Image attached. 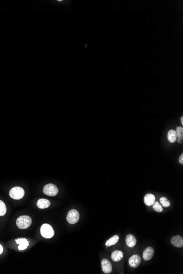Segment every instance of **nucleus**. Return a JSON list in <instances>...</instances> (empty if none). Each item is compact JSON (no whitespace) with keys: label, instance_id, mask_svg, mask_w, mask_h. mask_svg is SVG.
<instances>
[{"label":"nucleus","instance_id":"nucleus-1","mask_svg":"<svg viewBox=\"0 0 183 274\" xmlns=\"http://www.w3.org/2000/svg\"><path fill=\"white\" fill-rule=\"evenodd\" d=\"M32 223L31 218L28 216H21L18 217L16 221V224L21 229L28 228Z\"/></svg>","mask_w":183,"mask_h":274},{"label":"nucleus","instance_id":"nucleus-2","mask_svg":"<svg viewBox=\"0 0 183 274\" xmlns=\"http://www.w3.org/2000/svg\"><path fill=\"white\" fill-rule=\"evenodd\" d=\"M9 194L10 198L13 199L19 200L24 197L25 195V192L23 188L20 187H15L10 189Z\"/></svg>","mask_w":183,"mask_h":274},{"label":"nucleus","instance_id":"nucleus-3","mask_svg":"<svg viewBox=\"0 0 183 274\" xmlns=\"http://www.w3.org/2000/svg\"><path fill=\"white\" fill-rule=\"evenodd\" d=\"M40 231L42 236L46 239H50L54 235L53 229L49 224H43L41 226Z\"/></svg>","mask_w":183,"mask_h":274},{"label":"nucleus","instance_id":"nucleus-4","mask_svg":"<svg viewBox=\"0 0 183 274\" xmlns=\"http://www.w3.org/2000/svg\"><path fill=\"white\" fill-rule=\"evenodd\" d=\"M43 191L46 195L50 196H56L58 193V189L57 187L52 183H49L45 185Z\"/></svg>","mask_w":183,"mask_h":274},{"label":"nucleus","instance_id":"nucleus-5","mask_svg":"<svg viewBox=\"0 0 183 274\" xmlns=\"http://www.w3.org/2000/svg\"><path fill=\"white\" fill-rule=\"evenodd\" d=\"M79 219H80L79 212L76 210L75 209H72L69 211L66 217V220L68 221V222L71 224L76 223L79 221Z\"/></svg>","mask_w":183,"mask_h":274},{"label":"nucleus","instance_id":"nucleus-6","mask_svg":"<svg viewBox=\"0 0 183 274\" xmlns=\"http://www.w3.org/2000/svg\"><path fill=\"white\" fill-rule=\"evenodd\" d=\"M140 263L141 258L140 256L137 254L133 255L129 259V264L130 267L133 268H137L140 265Z\"/></svg>","mask_w":183,"mask_h":274},{"label":"nucleus","instance_id":"nucleus-7","mask_svg":"<svg viewBox=\"0 0 183 274\" xmlns=\"http://www.w3.org/2000/svg\"><path fill=\"white\" fill-rule=\"evenodd\" d=\"M102 270L105 274H110L112 272V265L107 259H104L102 261Z\"/></svg>","mask_w":183,"mask_h":274},{"label":"nucleus","instance_id":"nucleus-8","mask_svg":"<svg viewBox=\"0 0 183 274\" xmlns=\"http://www.w3.org/2000/svg\"><path fill=\"white\" fill-rule=\"evenodd\" d=\"M171 244L176 247L181 248L183 246V238L180 235L173 236L171 239Z\"/></svg>","mask_w":183,"mask_h":274},{"label":"nucleus","instance_id":"nucleus-9","mask_svg":"<svg viewBox=\"0 0 183 274\" xmlns=\"http://www.w3.org/2000/svg\"><path fill=\"white\" fill-rule=\"evenodd\" d=\"M154 255V249L152 247H148L143 252V258L145 261H149Z\"/></svg>","mask_w":183,"mask_h":274},{"label":"nucleus","instance_id":"nucleus-10","mask_svg":"<svg viewBox=\"0 0 183 274\" xmlns=\"http://www.w3.org/2000/svg\"><path fill=\"white\" fill-rule=\"evenodd\" d=\"M126 243L128 247H133L137 244V240L132 234H128L126 238Z\"/></svg>","mask_w":183,"mask_h":274},{"label":"nucleus","instance_id":"nucleus-11","mask_svg":"<svg viewBox=\"0 0 183 274\" xmlns=\"http://www.w3.org/2000/svg\"><path fill=\"white\" fill-rule=\"evenodd\" d=\"M50 205V201L46 199H40L37 202V206L40 209L48 208Z\"/></svg>","mask_w":183,"mask_h":274},{"label":"nucleus","instance_id":"nucleus-12","mask_svg":"<svg viewBox=\"0 0 183 274\" xmlns=\"http://www.w3.org/2000/svg\"><path fill=\"white\" fill-rule=\"evenodd\" d=\"M15 241H16L17 244H19V246H18V249L20 251L25 249L29 245L28 241L25 239L23 238V239H18V240H16Z\"/></svg>","mask_w":183,"mask_h":274},{"label":"nucleus","instance_id":"nucleus-13","mask_svg":"<svg viewBox=\"0 0 183 274\" xmlns=\"http://www.w3.org/2000/svg\"><path fill=\"white\" fill-rule=\"evenodd\" d=\"M155 196L152 194H148L145 196L144 197V203H145L146 205L150 206L153 205V204H154L155 201Z\"/></svg>","mask_w":183,"mask_h":274},{"label":"nucleus","instance_id":"nucleus-14","mask_svg":"<svg viewBox=\"0 0 183 274\" xmlns=\"http://www.w3.org/2000/svg\"><path fill=\"white\" fill-rule=\"evenodd\" d=\"M123 257V253L121 251L116 250L111 254V259L114 261H120Z\"/></svg>","mask_w":183,"mask_h":274},{"label":"nucleus","instance_id":"nucleus-15","mask_svg":"<svg viewBox=\"0 0 183 274\" xmlns=\"http://www.w3.org/2000/svg\"><path fill=\"white\" fill-rule=\"evenodd\" d=\"M167 139L169 142L170 143H174L176 142L177 140V135L176 133V130H170L168 132L167 134Z\"/></svg>","mask_w":183,"mask_h":274},{"label":"nucleus","instance_id":"nucleus-16","mask_svg":"<svg viewBox=\"0 0 183 274\" xmlns=\"http://www.w3.org/2000/svg\"><path fill=\"white\" fill-rule=\"evenodd\" d=\"M176 133L177 135V142L180 143H182L183 140V127H178L176 129Z\"/></svg>","mask_w":183,"mask_h":274},{"label":"nucleus","instance_id":"nucleus-17","mask_svg":"<svg viewBox=\"0 0 183 274\" xmlns=\"http://www.w3.org/2000/svg\"><path fill=\"white\" fill-rule=\"evenodd\" d=\"M119 236L117 235H115L106 242L105 245L107 247H110V246L115 245L119 241Z\"/></svg>","mask_w":183,"mask_h":274},{"label":"nucleus","instance_id":"nucleus-18","mask_svg":"<svg viewBox=\"0 0 183 274\" xmlns=\"http://www.w3.org/2000/svg\"><path fill=\"white\" fill-rule=\"evenodd\" d=\"M7 212V207L5 204L2 201L0 200V216H5Z\"/></svg>","mask_w":183,"mask_h":274},{"label":"nucleus","instance_id":"nucleus-19","mask_svg":"<svg viewBox=\"0 0 183 274\" xmlns=\"http://www.w3.org/2000/svg\"><path fill=\"white\" fill-rule=\"evenodd\" d=\"M153 209L157 212H161L163 210L162 206L158 201H155V203L153 204Z\"/></svg>","mask_w":183,"mask_h":274},{"label":"nucleus","instance_id":"nucleus-20","mask_svg":"<svg viewBox=\"0 0 183 274\" xmlns=\"http://www.w3.org/2000/svg\"><path fill=\"white\" fill-rule=\"evenodd\" d=\"M160 203L165 207H168L170 205V201L165 197H161L160 199Z\"/></svg>","mask_w":183,"mask_h":274},{"label":"nucleus","instance_id":"nucleus-21","mask_svg":"<svg viewBox=\"0 0 183 274\" xmlns=\"http://www.w3.org/2000/svg\"><path fill=\"white\" fill-rule=\"evenodd\" d=\"M179 162L181 164H183V153L181 155V156L179 157Z\"/></svg>","mask_w":183,"mask_h":274},{"label":"nucleus","instance_id":"nucleus-22","mask_svg":"<svg viewBox=\"0 0 183 274\" xmlns=\"http://www.w3.org/2000/svg\"><path fill=\"white\" fill-rule=\"evenodd\" d=\"M3 249L2 246L0 245V254H2V253L3 252Z\"/></svg>","mask_w":183,"mask_h":274},{"label":"nucleus","instance_id":"nucleus-23","mask_svg":"<svg viewBox=\"0 0 183 274\" xmlns=\"http://www.w3.org/2000/svg\"><path fill=\"white\" fill-rule=\"evenodd\" d=\"M181 124L183 125V117H181Z\"/></svg>","mask_w":183,"mask_h":274}]
</instances>
